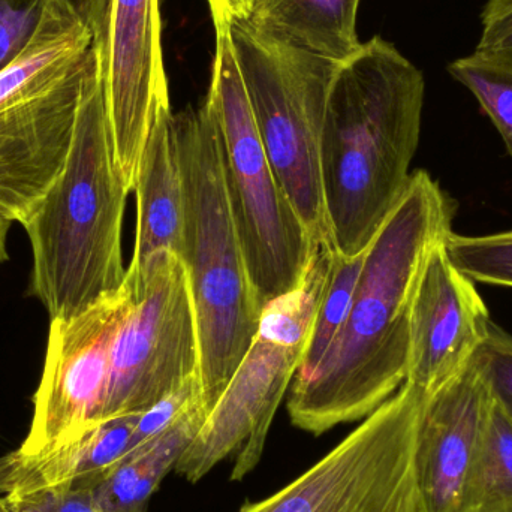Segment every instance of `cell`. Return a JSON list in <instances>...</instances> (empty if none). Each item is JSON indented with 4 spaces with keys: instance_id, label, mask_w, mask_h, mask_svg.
I'll return each instance as SVG.
<instances>
[{
    "instance_id": "obj_8",
    "label": "cell",
    "mask_w": 512,
    "mask_h": 512,
    "mask_svg": "<svg viewBox=\"0 0 512 512\" xmlns=\"http://www.w3.org/2000/svg\"><path fill=\"white\" fill-rule=\"evenodd\" d=\"M426 400L405 382L309 471L239 512H423L415 442Z\"/></svg>"
},
{
    "instance_id": "obj_3",
    "label": "cell",
    "mask_w": 512,
    "mask_h": 512,
    "mask_svg": "<svg viewBox=\"0 0 512 512\" xmlns=\"http://www.w3.org/2000/svg\"><path fill=\"white\" fill-rule=\"evenodd\" d=\"M123 182L108 114L104 62L78 111L68 161L23 224L32 246L29 294L50 321L77 318L125 285Z\"/></svg>"
},
{
    "instance_id": "obj_23",
    "label": "cell",
    "mask_w": 512,
    "mask_h": 512,
    "mask_svg": "<svg viewBox=\"0 0 512 512\" xmlns=\"http://www.w3.org/2000/svg\"><path fill=\"white\" fill-rule=\"evenodd\" d=\"M445 246L453 264L475 283L512 288V230L486 236L451 231Z\"/></svg>"
},
{
    "instance_id": "obj_20",
    "label": "cell",
    "mask_w": 512,
    "mask_h": 512,
    "mask_svg": "<svg viewBox=\"0 0 512 512\" xmlns=\"http://www.w3.org/2000/svg\"><path fill=\"white\" fill-rule=\"evenodd\" d=\"M462 512H512V417L495 397Z\"/></svg>"
},
{
    "instance_id": "obj_24",
    "label": "cell",
    "mask_w": 512,
    "mask_h": 512,
    "mask_svg": "<svg viewBox=\"0 0 512 512\" xmlns=\"http://www.w3.org/2000/svg\"><path fill=\"white\" fill-rule=\"evenodd\" d=\"M50 0H0V72L32 42Z\"/></svg>"
},
{
    "instance_id": "obj_6",
    "label": "cell",
    "mask_w": 512,
    "mask_h": 512,
    "mask_svg": "<svg viewBox=\"0 0 512 512\" xmlns=\"http://www.w3.org/2000/svg\"><path fill=\"white\" fill-rule=\"evenodd\" d=\"M215 30L207 98L218 117L231 213L256 297L264 307L300 285L316 243L268 161L234 53L231 26Z\"/></svg>"
},
{
    "instance_id": "obj_28",
    "label": "cell",
    "mask_w": 512,
    "mask_h": 512,
    "mask_svg": "<svg viewBox=\"0 0 512 512\" xmlns=\"http://www.w3.org/2000/svg\"><path fill=\"white\" fill-rule=\"evenodd\" d=\"M478 51L512 56V0H487Z\"/></svg>"
},
{
    "instance_id": "obj_22",
    "label": "cell",
    "mask_w": 512,
    "mask_h": 512,
    "mask_svg": "<svg viewBox=\"0 0 512 512\" xmlns=\"http://www.w3.org/2000/svg\"><path fill=\"white\" fill-rule=\"evenodd\" d=\"M448 72L471 90L512 158V56L475 50L450 63Z\"/></svg>"
},
{
    "instance_id": "obj_19",
    "label": "cell",
    "mask_w": 512,
    "mask_h": 512,
    "mask_svg": "<svg viewBox=\"0 0 512 512\" xmlns=\"http://www.w3.org/2000/svg\"><path fill=\"white\" fill-rule=\"evenodd\" d=\"M95 42L92 30L63 0H50L29 47L0 72V99L66 68Z\"/></svg>"
},
{
    "instance_id": "obj_29",
    "label": "cell",
    "mask_w": 512,
    "mask_h": 512,
    "mask_svg": "<svg viewBox=\"0 0 512 512\" xmlns=\"http://www.w3.org/2000/svg\"><path fill=\"white\" fill-rule=\"evenodd\" d=\"M256 0H207L215 29L233 26L251 17Z\"/></svg>"
},
{
    "instance_id": "obj_9",
    "label": "cell",
    "mask_w": 512,
    "mask_h": 512,
    "mask_svg": "<svg viewBox=\"0 0 512 512\" xmlns=\"http://www.w3.org/2000/svg\"><path fill=\"white\" fill-rule=\"evenodd\" d=\"M128 310L111 349L102 421L141 412L200 376V339L182 259L159 251L126 270Z\"/></svg>"
},
{
    "instance_id": "obj_14",
    "label": "cell",
    "mask_w": 512,
    "mask_h": 512,
    "mask_svg": "<svg viewBox=\"0 0 512 512\" xmlns=\"http://www.w3.org/2000/svg\"><path fill=\"white\" fill-rule=\"evenodd\" d=\"M493 394L475 357L424 403L415 442V475L423 512H462Z\"/></svg>"
},
{
    "instance_id": "obj_26",
    "label": "cell",
    "mask_w": 512,
    "mask_h": 512,
    "mask_svg": "<svg viewBox=\"0 0 512 512\" xmlns=\"http://www.w3.org/2000/svg\"><path fill=\"white\" fill-rule=\"evenodd\" d=\"M493 397L504 406L512 417V336L496 322L490 325L487 337L480 351L475 354Z\"/></svg>"
},
{
    "instance_id": "obj_16",
    "label": "cell",
    "mask_w": 512,
    "mask_h": 512,
    "mask_svg": "<svg viewBox=\"0 0 512 512\" xmlns=\"http://www.w3.org/2000/svg\"><path fill=\"white\" fill-rule=\"evenodd\" d=\"M173 110L153 117L138 165L137 234L128 268L143 267L159 251L179 255L183 227V189L173 132Z\"/></svg>"
},
{
    "instance_id": "obj_13",
    "label": "cell",
    "mask_w": 512,
    "mask_h": 512,
    "mask_svg": "<svg viewBox=\"0 0 512 512\" xmlns=\"http://www.w3.org/2000/svg\"><path fill=\"white\" fill-rule=\"evenodd\" d=\"M445 239L430 249L412 297L405 382L427 399L468 367L493 322L474 280L448 256Z\"/></svg>"
},
{
    "instance_id": "obj_27",
    "label": "cell",
    "mask_w": 512,
    "mask_h": 512,
    "mask_svg": "<svg viewBox=\"0 0 512 512\" xmlns=\"http://www.w3.org/2000/svg\"><path fill=\"white\" fill-rule=\"evenodd\" d=\"M2 512H101L92 490L83 487H57L20 496L0 498Z\"/></svg>"
},
{
    "instance_id": "obj_4",
    "label": "cell",
    "mask_w": 512,
    "mask_h": 512,
    "mask_svg": "<svg viewBox=\"0 0 512 512\" xmlns=\"http://www.w3.org/2000/svg\"><path fill=\"white\" fill-rule=\"evenodd\" d=\"M183 189L179 258L185 265L200 339L201 403L207 415L251 348L262 306L225 186L221 132L209 98L173 114Z\"/></svg>"
},
{
    "instance_id": "obj_25",
    "label": "cell",
    "mask_w": 512,
    "mask_h": 512,
    "mask_svg": "<svg viewBox=\"0 0 512 512\" xmlns=\"http://www.w3.org/2000/svg\"><path fill=\"white\" fill-rule=\"evenodd\" d=\"M195 403H201L200 376H195L138 415L137 426L132 436L131 451L167 432Z\"/></svg>"
},
{
    "instance_id": "obj_12",
    "label": "cell",
    "mask_w": 512,
    "mask_h": 512,
    "mask_svg": "<svg viewBox=\"0 0 512 512\" xmlns=\"http://www.w3.org/2000/svg\"><path fill=\"white\" fill-rule=\"evenodd\" d=\"M159 0H111L104 74L117 164L129 194L153 117L171 108Z\"/></svg>"
},
{
    "instance_id": "obj_15",
    "label": "cell",
    "mask_w": 512,
    "mask_h": 512,
    "mask_svg": "<svg viewBox=\"0 0 512 512\" xmlns=\"http://www.w3.org/2000/svg\"><path fill=\"white\" fill-rule=\"evenodd\" d=\"M137 414L108 418L47 453L0 457V498L57 487L92 489L131 453Z\"/></svg>"
},
{
    "instance_id": "obj_10",
    "label": "cell",
    "mask_w": 512,
    "mask_h": 512,
    "mask_svg": "<svg viewBox=\"0 0 512 512\" xmlns=\"http://www.w3.org/2000/svg\"><path fill=\"white\" fill-rule=\"evenodd\" d=\"M104 45L0 99V215L23 225L65 168L84 92Z\"/></svg>"
},
{
    "instance_id": "obj_21",
    "label": "cell",
    "mask_w": 512,
    "mask_h": 512,
    "mask_svg": "<svg viewBox=\"0 0 512 512\" xmlns=\"http://www.w3.org/2000/svg\"><path fill=\"white\" fill-rule=\"evenodd\" d=\"M364 254L366 251L357 256H343L334 252L324 294L319 301L318 312L307 340L306 351L292 382L309 378L333 345L348 315L358 277L363 268Z\"/></svg>"
},
{
    "instance_id": "obj_2",
    "label": "cell",
    "mask_w": 512,
    "mask_h": 512,
    "mask_svg": "<svg viewBox=\"0 0 512 512\" xmlns=\"http://www.w3.org/2000/svg\"><path fill=\"white\" fill-rule=\"evenodd\" d=\"M426 81L375 36L339 63L325 111L321 180L334 252L363 254L411 179Z\"/></svg>"
},
{
    "instance_id": "obj_18",
    "label": "cell",
    "mask_w": 512,
    "mask_h": 512,
    "mask_svg": "<svg viewBox=\"0 0 512 512\" xmlns=\"http://www.w3.org/2000/svg\"><path fill=\"white\" fill-rule=\"evenodd\" d=\"M206 418L203 405L195 403L167 432L120 460L90 489L99 511L147 512L153 493L176 469Z\"/></svg>"
},
{
    "instance_id": "obj_11",
    "label": "cell",
    "mask_w": 512,
    "mask_h": 512,
    "mask_svg": "<svg viewBox=\"0 0 512 512\" xmlns=\"http://www.w3.org/2000/svg\"><path fill=\"white\" fill-rule=\"evenodd\" d=\"M128 286L77 318L51 321L47 354L33 397L29 433L15 453H47L101 423L111 349L129 307Z\"/></svg>"
},
{
    "instance_id": "obj_30",
    "label": "cell",
    "mask_w": 512,
    "mask_h": 512,
    "mask_svg": "<svg viewBox=\"0 0 512 512\" xmlns=\"http://www.w3.org/2000/svg\"><path fill=\"white\" fill-rule=\"evenodd\" d=\"M0 512H2V511H0Z\"/></svg>"
},
{
    "instance_id": "obj_1",
    "label": "cell",
    "mask_w": 512,
    "mask_h": 512,
    "mask_svg": "<svg viewBox=\"0 0 512 512\" xmlns=\"http://www.w3.org/2000/svg\"><path fill=\"white\" fill-rule=\"evenodd\" d=\"M456 204L427 171L411 174L364 254L348 315L318 369L289 387L292 424L322 435L363 420L408 375L415 285L430 249L453 231Z\"/></svg>"
},
{
    "instance_id": "obj_5",
    "label": "cell",
    "mask_w": 512,
    "mask_h": 512,
    "mask_svg": "<svg viewBox=\"0 0 512 512\" xmlns=\"http://www.w3.org/2000/svg\"><path fill=\"white\" fill-rule=\"evenodd\" d=\"M331 259L333 252L316 249L300 285L262 307L251 348L174 469L180 477L197 483L230 457L233 480L254 471L306 351Z\"/></svg>"
},
{
    "instance_id": "obj_17",
    "label": "cell",
    "mask_w": 512,
    "mask_h": 512,
    "mask_svg": "<svg viewBox=\"0 0 512 512\" xmlns=\"http://www.w3.org/2000/svg\"><path fill=\"white\" fill-rule=\"evenodd\" d=\"M361 0H256L248 23L258 32L336 63L360 48Z\"/></svg>"
},
{
    "instance_id": "obj_7",
    "label": "cell",
    "mask_w": 512,
    "mask_h": 512,
    "mask_svg": "<svg viewBox=\"0 0 512 512\" xmlns=\"http://www.w3.org/2000/svg\"><path fill=\"white\" fill-rule=\"evenodd\" d=\"M231 41L259 137L277 180L313 242L331 245L321 180V138L339 63L271 38L248 21Z\"/></svg>"
}]
</instances>
